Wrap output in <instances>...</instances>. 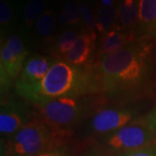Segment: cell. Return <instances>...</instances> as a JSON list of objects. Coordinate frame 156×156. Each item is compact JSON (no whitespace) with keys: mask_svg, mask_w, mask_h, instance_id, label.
<instances>
[{"mask_svg":"<svg viewBox=\"0 0 156 156\" xmlns=\"http://www.w3.org/2000/svg\"><path fill=\"white\" fill-rule=\"evenodd\" d=\"M118 10L115 5L101 6L96 14V30L100 33H106L116 25Z\"/></svg>","mask_w":156,"mask_h":156,"instance_id":"obj_14","label":"cell"},{"mask_svg":"<svg viewBox=\"0 0 156 156\" xmlns=\"http://www.w3.org/2000/svg\"><path fill=\"white\" fill-rule=\"evenodd\" d=\"M28 51L23 40L17 35L10 36L0 50V84L1 94L11 88L19 76L27 60Z\"/></svg>","mask_w":156,"mask_h":156,"instance_id":"obj_5","label":"cell"},{"mask_svg":"<svg viewBox=\"0 0 156 156\" xmlns=\"http://www.w3.org/2000/svg\"><path fill=\"white\" fill-rule=\"evenodd\" d=\"M30 121L28 111L22 103L14 100L1 103L0 133L5 139H9Z\"/></svg>","mask_w":156,"mask_h":156,"instance_id":"obj_8","label":"cell"},{"mask_svg":"<svg viewBox=\"0 0 156 156\" xmlns=\"http://www.w3.org/2000/svg\"><path fill=\"white\" fill-rule=\"evenodd\" d=\"M55 61L56 59L40 55L28 57L22 71L16 81V91L30 87L41 81L44 77Z\"/></svg>","mask_w":156,"mask_h":156,"instance_id":"obj_9","label":"cell"},{"mask_svg":"<svg viewBox=\"0 0 156 156\" xmlns=\"http://www.w3.org/2000/svg\"><path fill=\"white\" fill-rule=\"evenodd\" d=\"M144 123L148 128L156 132V107L147 115Z\"/></svg>","mask_w":156,"mask_h":156,"instance_id":"obj_22","label":"cell"},{"mask_svg":"<svg viewBox=\"0 0 156 156\" xmlns=\"http://www.w3.org/2000/svg\"><path fill=\"white\" fill-rule=\"evenodd\" d=\"M69 132L52 128L42 119H33L4 141L5 156H30L65 148Z\"/></svg>","mask_w":156,"mask_h":156,"instance_id":"obj_3","label":"cell"},{"mask_svg":"<svg viewBox=\"0 0 156 156\" xmlns=\"http://www.w3.org/2000/svg\"><path fill=\"white\" fill-rule=\"evenodd\" d=\"M135 35L134 31L119 30L113 29L102 35L98 50V57L109 55L122 50L134 42Z\"/></svg>","mask_w":156,"mask_h":156,"instance_id":"obj_11","label":"cell"},{"mask_svg":"<svg viewBox=\"0 0 156 156\" xmlns=\"http://www.w3.org/2000/svg\"><path fill=\"white\" fill-rule=\"evenodd\" d=\"M150 45L132 43L122 50L98 57L95 66L100 91L121 97L142 89L150 73Z\"/></svg>","mask_w":156,"mask_h":156,"instance_id":"obj_1","label":"cell"},{"mask_svg":"<svg viewBox=\"0 0 156 156\" xmlns=\"http://www.w3.org/2000/svg\"><path fill=\"white\" fill-rule=\"evenodd\" d=\"M97 91H100V85L95 68L56 60L41 81L16 92L23 99L39 105L53 99L82 97Z\"/></svg>","mask_w":156,"mask_h":156,"instance_id":"obj_2","label":"cell"},{"mask_svg":"<svg viewBox=\"0 0 156 156\" xmlns=\"http://www.w3.org/2000/svg\"><path fill=\"white\" fill-rule=\"evenodd\" d=\"M79 34L76 30L69 29L64 30L56 41L55 53L58 56H64L72 49Z\"/></svg>","mask_w":156,"mask_h":156,"instance_id":"obj_15","label":"cell"},{"mask_svg":"<svg viewBox=\"0 0 156 156\" xmlns=\"http://www.w3.org/2000/svg\"><path fill=\"white\" fill-rule=\"evenodd\" d=\"M118 156H156V143L140 149L125 152Z\"/></svg>","mask_w":156,"mask_h":156,"instance_id":"obj_20","label":"cell"},{"mask_svg":"<svg viewBox=\"0 0 156 156\" xmlns=\"http://www.w3.org/2000/svg\"><path fill=\"white\" fill-rule=\"evenodd\" d=\"M80 14L82 17V20L83 21L86 27L88 29V31L96 35V16H95L94 12L91 11V9L85 4H78Z\"/></svg>","mask_w":156,"mask_h":156,"instance_id":"obj_19","label":"cell"},{"mask_svg":"<svg viewBox=\"0 0 156 156\" xmlns=\"http://www.w3.org/2000/svg\"><path fill=\"white\" fill-rule=\"evenodd\" d=\"M139 23V5L136 0H123L118 9L116 30L134 31Z\"/></svg>","mask_w":156,"mask_h":156,"instance_id":"obj_12","label":"cell"},{"mask_svg":"<svg viewBox=\"0 0 156 156\" xmlns=\"http://www.w3.org/2000/svg\"><path fill=\"white\" fill-rule=\"evenodd\" d=\"M138 5L140 30L156 37V0H139Z\"/></svg>","mask_w":156,"mask_h":156,"instance_id":"obj_13","label":"cell"},{"mask_svg":"<svg viewBox=\"0 0 156 156\" xmlns=\"http://www.w3.org/2000/svg\"><path fill=\"white\" fill-rule=\"evenodd\" d=\"M30 156H69V153L65 148H60V149H56V150L48 151V152H44L41 154H34V155Z\"/></svg>","mask_w":156,"mask_h":156,"instance_id":"obj_23","label":"cell"},{"mask_svg":"<svg viewBox=\"0 0 156 156\" xmlns=\"http://www.w3.org/2000/svg\"><path fill=\"white\" fill-rule=\"evenodd\" d=\"M82 21L79 7L74 1H69L66 3L63 11H62L59 23L61 24H70L75 25Z\"/></svg>","mask_w":156,"mask_h":156,"instance_id":"obj_18","label":"cell"},{"mask_svg":"<svg viewBox=\"0 0 156 156\" xmlns=\"http://www.w3.org/2000/svg\"><path fill=\"white\" fill-rule=\"evenodd\" d=\"M46 2L47 0H30L26 5L23 11V18L28 27H30L44 12Z\"/></svg>","mask_w":156,"mask_h":156,"instance_id":"obj_17","label":"cell"},{"mask_svg":"<svg viewBox=\"0 0 156 156\" xmlns=\"http://www.w3.org/2000/svg\"><path fill=\"white\" fill-rule=\"evenodd\" d=\"M109 150L122 154L156 143V132L143 124H128L105 138Z\"/></svg>","mask_w":156,"mask_h":156,"instance_id":"obj_6","label":"cell"},{"mask_svg":"<svg viewBox=\"0 0 156 156\" xmlns=\"http://www.w3.org/2000/svg\"><path fill=\"white\" fill-rule=\"evenodd\" d=\"M82 97L57 98L36 106L38 108L41 119L47 124L58 130L69 132V128L85 114L86 104Z\"/></svg>","mask_w":156,"mask_h":156,"instance_id":"obj_4","label":"cell"},{"mask_svg":"<svg viewBox=\"0 0 156 156\" xmlns=\"http://www.w3.org/2000/svg\"><path fill=\"white\" fill-rule=\"evenodd\" d=\"M12 17V11L11 6L5 1H0V23L1 24H6L11 20Z\"/></svg>","mask_w":156,"mask_h":156,"instance_id":"obj_21","label":"cell"},{"mask_svg":"<svg viewBox=\"0 0 156 156\" xmlns=\"http://www.w3.org/2000/svg\"><path fill=\"white\" fill-rule=\"evenodd\" d=\"M95 39L96 35L88 30L79 34L72 49L64 56V61L76 66L86 65L95 49Z\"/></svg>","mask_w":156,"mask_h":156,"instance_id":"obj_10","label":"cell"},{"mask_svg":"<svg viewBox=\"0 0 156 156\" xmlns=\"http://www.w3.org/2000/svg\"><path fill=\"white\" fill-rule=\"evenodd\" d=\"M56 25V13L53 10H46L40 16L36 24L37 31L42 37H48L53 32Z\"/></svg>","mask_w":156,"mask_h":156,"instance_id":"obj_16","label":"cell"},{"mask_svg":"<svg viewBox=\"0 0 156 156\" xmlns=\"http://www.w3.org/2000/svg\"><path fill=\"white\" fill-rule=\"evenodd\" d=\"M101 6H105V7H109L113 6V0H101Z\"/></svg>","mask_w":156,"mask_h":156,"instance_id":"obj_24","label":"cell"},{"mask_svg":"<svg viewBox=\"0 0 156 156\" xmlns=\"http://www.w3.org/2000/svg\"><path fill=\"white\" fill-rule=\"evenodd\" d=\"M134 114L130 108H107L92 117L90 128L95 134H109L128 125L133 121Z\"/></svg>","mask_w":156,"mask_h":156,"instance_id":"obj_7","label":"cell"}]
</instances>
